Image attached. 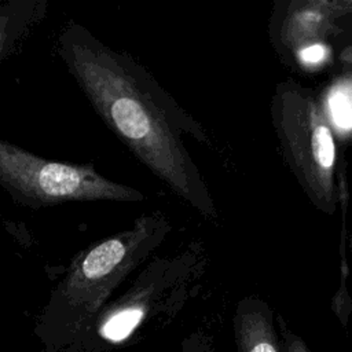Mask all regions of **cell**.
I'll return each instance as SVG.
<instances>
[{
    "label": "cell",
    "instance_id": "8",
    "mask_svg": "<svg viewBox=\"0 0 352 352\" xmlns=\"http://www.w3.org/2000/svg\"><path fill=\"white\" fill-rule=\"evenodd\" d=\"M144 311L139 305H128L111 312L99 326V334L110 342H121L142 322Z\"/></svg>",
    "mask_w": 352,
    "mask_h": 352
},
{
    "label": "cell",
    "instance_id": "6",
    "mask_svg": "<svg viewBox=\"0 0 352 352\" xmlns=\"http://www.w3.org/2000/svg\"><path fill=\"white\" fill-rule=\"evenodd\" d=\"M238 338L242 352H278L272 329L260 311L238 315Z\"/></svg>",
    "mask_w": 352,
    "mask_h": 352
},
{
    "label": "cell",
    "instance_id": "1",
    "mask_svg": "<svg viewBox=\"0 0 352 352\" xmlns=\"http://www.w3.org/2000/svg\"><path fill=\"white\" fill-rule=\"evenodd\" d=\"M63 58L106 125L180 199L209 220L217 209L182 132L205 142V131L131 58L87 33L69 32Z\"/></svg>",
    "mask_w": 352,
    "mask_h": 352
},
{
    "label": "cell",
    "instance_id": "11",
    "mask_svg": "<svg viewBox=\"0 0 352 352\" xmlns=\"http://www.w3.org/2000/svg\"><path fill=\"white\" fill-rule=\"evenodd\" d=\"M349 60H351V63H352V54H351V56H346Z\"/></svg>",
    "mask_w": 352,
    "mask_h": 352
},
{
    "label": "cell",
    "instance_id": "9",
    "mask_svg": "<svg viewBox=\"0 0 352 352\" xmlns=\"http://www.w3.org/2000/svg\"><path fill=\"white\" fill-rule=\"evenodd\" d=\"M287 352H308V351L304 346V344H301L300 341H289Z\"/></svg>",
    "mask_w": 352,
    "mask_h": 352
},
{
    "label": "cell",
    "instance_id": "2",
    "mask_svg": "<svg viewBox=\"0 0 352 352\" xmlns=\"http://www.w3.org/2000/svg\"><path fill=\"white\" fill-rule=\"evenodd\" d=\"M278 144L293 176L324 213L340 205L337 150L331 126L316 99L296 81L276 85L270 106Z\"/></svg>",
    "mask_w": 352,
    "mask_h": 352
},
{
    "label": "cell",
    "instance_id": "7",
    "mask_svg": "<svg viewBox=\"0 0 352 352\" xmlns=\"http://www.w3.org/2000/svg\"><path fill=\"white\" fill-rule=\"evenodd\" d=\"M327 121L341 129H352V78H341L333 84L326 96Z\"/></svg>",
    "mask_w": 352,
    "mask_h": 352
},
{
    "label": "cell",
    "instance_id": "4",
    "mask_svg": "<svg viewBox=\"0 0 352 352\" xmlns=\"http://www.w3.org/2000/svg\"><path fill=\"white\" fill-rule=\"evenodd\" d=\"M168 230L166 219L161 214H153L139 219L132 230L91 248L72 267L62 286L66 301L92 314L111 287L160 243Z\"/></svg>",
    "mask_w": 352,
    "mask_h": 352
},
{
    "label": "cell",
    "instance_id": "5",
    "mask_svg": "<svg viewBox=\"0 0 352 352\" xmlns=\"http://www.w3.org/2000/svg\"><path fill=\"white\" fill-rule=\"evenodd\" d=\"M351 16V1H293L280 18V47L294 55L312 45L329 47L327 38L342 32L338 21Z\"/></svg>",
    "mask_w": 352,
    "mask_h": 352
},
{
    "label": "cell",
    "instance_id": "10",
    "mask_svg": "<svg viewBox=\"0 0 352 352\" xmlns=\"http://www.w3.org/2000/svg\"><path fill=\"white\" fill-rule=\"evenodd\" d=\"M4 40H6V21L0 16V50L4 44Z\"/></svg>",
    "mask_w": 352,
    "mask_h": 352
},
{
    "label": "cell",
    "instance_id": "3",
    "mask_svg": "<svg viewBox=\"0 0 352 352\" xmlns=\"http://www.w3.org/2000/svg\"><path fill=\"white\" fill-rule=\"evenodd\" d=\"M0 184L34 205L65 201H143L144 195L99 175L92 165L40 158L0 139Z\"/></svg>",
    "mask_w": 352,
    "mask_h": 352
}]
</instances>
